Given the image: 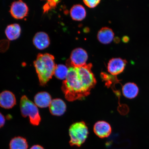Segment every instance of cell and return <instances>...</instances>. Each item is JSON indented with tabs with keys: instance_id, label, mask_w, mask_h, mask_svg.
Masks as SVG:
<instances>
[{
	"instance_id": "cell-18",
	"label": "cell",
	"mask_w": 149,
	"mask_h": 149,
	"mask_svg": "<svg viewBox=\"0 0 149 149\" xmlns=\"http://www.w3.org/2000/svg\"><path fill=\"white\" fill-rule=\"evenodd\" d=\"M69 68L64 65L59 64L56 65L54 75L58 79L65 80L68 76Z\"/></svg>"
},
{
	"instance_id": "cell-16",
	"label": "cell",
	"mask_w": 149,
	"mask_h": 149,
	"mask_svg": "<svg viewBox=\"0 0 149 149\" xmlns=\"http://www.w3.org/2000/svg\"><path fill=\"white\" fill-rule=\"evenodd\" d=\"M70 14L72 19L78 21L82 20L86 16L85 8L80 5L74 6L71 9Z\"/></svg>"
},
{
	"instance_id": "cell-7",
	"label": "cell",
	"mask_w": 149,
	"mask_h": 149,
	"mask_svg": "<svg viewBox=\"0 0 149 149\" xmlns=\"http://www.w3.org/2000/svg\"><path fill=\"white\" fill-rule=\"evenodd\" d=\"M126 61L120 58L111 59L108 63V71L113 75H116L123 71L126 64Z\"/></svg>"
},
{
	"instance_id": "cell-6",
	"label": "cell",
	"mask_w": 149,
	"mask_h": 149,
	"mask_svg": "<svg viewBox=\"0 0 149 149\" xmlns=\"http://www.w3.org/2000/svg\"><path fill=\"white\" fill-rule=\"evenodd\" d=\"M10 12L13 17L16 19H22L27 15L29 8L23 1H16L11 5Z\"/></svg>"
},
{
	"instance_id": "cell-4",
	"label": "cell",
	"mask_w": 149,
	"mask_h": 149,
	"mask_svg": "<svg viewBox=\"0 0 149 149\" xmlns=\"http://www.w3.org/2000/svg\"><path fill=\"white\" fill-rule=\"evenodd\" d=\"M88 134V128L84 122H77L72 124L69 129L71 146H81L87 139Z\"/></svg>"
},
{
	"instance_id": "cell-13",
	"label": "cell",
	"mask_w": 149,
	"mask_h": 149,
	"mask_svg": "<svg viewBox=\"0 0 149 149\" xmlns=\"http://www.w3.org/2000/svg\"><path fill=\"white\" fill-rule=\"evenodd\" d=\"M139 88L136 84L128 83L125 84L122 88L123 95L127 98L132 99L137 97L139 93Z\"/></svg>"
},
{
	"instance_id": "cell-3",
	"label": "cell",
	"mask_w": 149,
	"mask_h": 149,
	"mask_svg": "<svg viewBox=\"0 0 149 149\" xmlns=\"http://www.w3.org/2000/svg\"><path fill=\"white\" fill-rule=\"evenodd\" d=\"M20 107L22 116L24 117H29L31 124L34 126L40 124L41 119L38 108L26 96L22 97Z\"/></svg>"
},
{
	"instance_id": "cell-10",
	"label": "cell",
	"mask_w": 149,
	"mask_h": 149,
	"mask_svg": "<svg viewBox=\"0 0 149 149\" xmlns=\"http://www.w3.org/2000/svg\"><path fill=\"white\" fill-rule=\"evenodd\" d=\"M49 107L50 113L56 116H61L64 114L66 109V104L59 98L52 100Z\"/></svg>"
},
{
	"instance_id": "cell-5",
	"label": "cell",
	"mask_w": 149,
	"mask_h": 149,
	"mask_svg": "<svg viewBox=\"0 0 149 149\" xmlns=\"http://www.w3.org/2000/svg\"><path fill=\"white\" fill-rule=\"evenodd\" d=\"M88 55L85 50L81 48H77L72 51L68 63L72 67L78 68L86 65Z\"/></svg>"
},
{
	"instance_id": "cell-9",
	"label": "cell",
	"mask_w": 149,
	"mask_h": 149,
	"mask_svg": "<svg viewBox=\"0 0 149 149\" xmlns=\"http://www.w3.org/2000/svg\"><path fill=\"white\" fill-rule=\"evenodd\" d=\"M95 134L100 138L109 137L111 132L110 125L104 121H100L95 124L94 127Z\"/></svg>"
},
{
	"instance_id": "cell-2",
	"label": "cell",
	"mask_w": 149,
	"mask_h": 149,
	"mask_svg": "<svg viewBox=\"0 0 149 149\" xmlns=\"http://www.w3.org/2000/svg\"><path fill=\"white\" fill-rule=\"evenodd\" d=\"M55 58L50 54H39L34 65L41 86H45L54 74L56 67Z\"/></svg>"
},
{
	"instance_id": "cell-11",
	"label": "cell",
	"mask_w": 149,
	"mask_h": 149,
	"mask_svg": "<svg viewBox=\"0 0 149 149\" xmlns=\"http://www.w3.org/2000/svg\"><path fill=\"white\" fill-rule=\"evenodd\" d=\"M33 45L40 50L45 49L49 46L50 42L49 36L45 33L39 32L35 35L33 40Z\"/></svg>"
},
{
	"instance_id": "cell-8",
	"label": "cell",
	"mask_w": 149,
	"mask_h": 149,
	"mask_svg": "<svg viewBox=\"0 0 149 149\" xmlns=\"http://www.w3.org/2000/svg\"><path fill=\"white\" fill-rule=\"evenodd\" d=\"M16 104V99L13 93L5 91L0 94V107L6 109H12Z\"/></svg>"
},
{
	"instance_id": "cell-20",
	"label": "cell",
	"mask_w": 149,
	"mask_h": 149,
	"mask_svg": "<svg viewBox=\"0 0 149 149\" xmlns=\"http://www.w3.org/2000/svg\"><path fill=\"white\" fill-rule=\"evenodd\" d=\"M85 4L89 8H93L96 7L100 3L99 0H95V1H83Z\"/></svg>"
},
{
	"instance_id": "cell-1",
	"label": "cell",
	"mask_w": 149,
	"mask_h": 149,
	"mask_svg": "<svg viewBox=\"0 0 149 149\" xmlns=\"http://www.w3.org/2000/svg\"><path fill=\"white\" fill-rule=\"evenodd\" d=\"M92 67V64H89L80 68H69L68 76L61 87L68 101L82 99L90 94L96 83L91 70Z\"/></svg>"
},
{
	"instance_id": "cell-12",
	"label": "cell",
	"mask_w": 149,
	"mask_h": 149,
	"mask_svg": "<svg viewBox=\"0 0 149 149\" xmlns=\"http://www.w3.org/2000/svg\"><path fill=\"white\" fill-rule=\"evenodd\" d=\"M34 100L35 105L40 108L49 107L52 101L51 95L46 92L37 93L34 97Z\"/></svg>"
},
{
	"instance_id": "cell-15",
	"label": "cell",
	"mask_w": 149,
	"mask_h": 149,
	"mask_svg": "<svg viewBox=\"0 0 149 149\" xmlns=\"http://www.w3.org/2000/svg\"><path fill=\"white\" fill-rule=\"evenodd\" d=\"M21 31V27L19 24H11L8 25L6 29L5 34L9 40H13L19 37Z\"/></svg>"
},
{
	"instance_id": "cell-21",
	"label": "cell",
	"mask_w": 149,
	"mask_h": 149,
	"mask_svg": "<svg viewBox=\"0 0 149 149\" xmlns=\"http://www.w3.org/2000/svg\"><path fill=\"white\" fill-rule=\"evenodd\" d=\"M5 123V119L3 115L0 112V128L4 126Z\"/></svg>"
},
{
	"instance_id": "cell-17",
	"label": "cell",
	"mask_w": 149,
	"mask_h": 149,
	"mask_svg": "<svg viewBox=\"0 0 149 149\" xmlns=\"http://www.w3.org/2000/svg\"><path fill=\"white\" fill-rule=\"evenodd\" d=\"M10 149H27L28 143L25 139L21 137L14 138L9 144Z\"/></svg>"
},
{
	"instance_id": "cell-22",
	"label": "cell",
	"mask_w": 149,
	"mask_h": 149,
	"mask_svg": "<svg viewBox=\"0 0 149 149\" xmlns=\"http://www.w3.org/2000/svg\"><path fill=\"white\" fill-rule=\"evenodd\" d=\"M30 149H44L41 146L39 145H35L33 146Z\"/></svg>"
},
{
	"instance_id": "cell-14",
	"label": "cell",
	"mask_w": 149,
	"mask_h": 149,
	"mask_svg": "<svg viewBox=\"0 0 149 149\" xmlns=\"http://www.w3.org/2000/svg\"><path fill=\"white\" fill-rule=\"evenodd\" d=\"M114 35V33L111 29L108 27H104L99 31L97 38L102 43L107 44L112 41Z\"/></svg>"
},
{
	"instance_id": "cell-19",
	"label": "cell",
	"mask_w": 149,
	"mask_h": 149,
	"mask_svg": "<svg viewBox=\"0 0 149 149\" xmlns=\"http://www.w3.org/2000/svg\"><path fill=\"white\" fill-rule=\"evenodd\" d=\"M60 1H48L43 7L44 13L47 12L50 9L55 7L57 3Z\"/></svg>"
}]
</instances>
